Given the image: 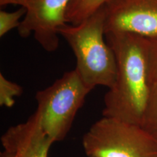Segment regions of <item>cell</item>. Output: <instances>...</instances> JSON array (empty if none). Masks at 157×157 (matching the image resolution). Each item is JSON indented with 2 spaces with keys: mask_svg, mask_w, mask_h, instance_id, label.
<instances>
[{
  "mask_svg": "<svg viewBox=\"0 0 157 157\" xmlns=\"http://www.w3.org/2000/svg\"><path fill=\"white\" fill-rule=\"evenodd\" d=\"M105 37L114 52L117 76L104 96L103 117L140 126L152 88L149 39L130 34H108Z\"/></svg>",
  "mask_w": 157,
  "mask_h": 157,
  "instance_id": "obj_1",
  "label": "cell"
},
{
  "mask_svg": "<svg viewBox=\"0 0 157 157\" xmlns=\"http://www.w3.org/2000/svg\"><path fill=\"white\" fill-rule=\"evenodd\" d=\"M76 58L75 69L88 87L111 88L117 76L114 52L105 40V13L103 7L79 24H66L58 29Z\"/></svg>",
  "mask_w": 157,
  "mask_h": 157,
  "instance_id": "obj_2",
  "label": "cell"
},
{
  "mask_svg": "<svg viewBox=\"0 0 157 157\" xmlns=\"http://www.w3.org/2000/svg\"><path fill=\"white\" fill-rule=\"evenodd\" d=\"M92 90L74 69L37 92L36 111L43 129L54 143L67 136L76 113Z\"/></svg>",
  "mask_w": 157,
  "mask_h": 157,
  "instance_id": "obj_3",
  "label": "cell"
},
{
  "mask_svg": "<svg viewBox=\"0 0 157 157\" xmlns=\"http://www.w3.org/2000/svg\"><path fill=\"white\" fill-rule=\"evenodd\" d=\"M88 157H157V143L139 125L103 117L84 135Z\"/></svg>",
  "mask_w": 157,
  "mask_h": 157,
  "instance_id": "obj_4",
  "label": "cell"
},
{
  "mask_svg": "<svg viewBox=\"0 0 157 157\" xmlns=\"http://www.w3.org/2000/svg\"><path fill=\"white\" fill-rule=\"evenodd\" d=\"M71 0H0V5H19L26 10L17 28L19 35L26 38L31 34L45 51L57 50L58 29L67 23L66 12Z\"/></svg>",
  "mask_w": 157,
  "mask_h": 157,
  "instance_id": "obj_5",
  "label": "cell"
},
{
  "mask_svg": "<svg viewBox=\"0 0 157 157\" xmlns=\"http://www.w3.org/2000/svg\"><path fill=\"white\" fill-rule=\"evenodd\" d=\"M103 8L105 35L130 34L157 38V0H109Z\"/></svg>",
  "mask_w": 157,
  "mask_h": 157,
  "instance_id": "obj_6",
  "label": "cell"
},
{
  "mask_svg": "<svg viewBox=\"0 0 157 157\" xmlns=\"http://www.w3.org/2000/svg\"><path fill=\"white\" fill-rule=\"evenodd\" d=\"M1 143L0 157H48L54 141L45 133L35 111L26 121L7 129Z\"/></svg>",
  "mask_w": 157,
  "mask_h": 157,
  "instance_id": "obj_7",
  "label": "cell"
},
{
  "mask_svg": "<svg viewBox=\"0 0 157 157\" xmlns=\"http://www.w3.org/2000/svg\"><path fill=\"white\" fill-rule=\"evenodd\" d=\"M109 0H71L66 12L67 23L76 25L93 15Z\"/></svg>",
  "mask_w": 157,
  "mask_h": 157,
  "instance_id": "obj_8",
  "label": "cell"
},
{
  "mask_svg": "<svg viewBox=\"0 0 157 157\" xmlns=\"http://www.w3.org/2000/svg\"><path fill=\"white\" fill-rule=\"evenodd\" d=\"M140 127L157 143V82L152 85Z\"/></svg>",
  "mask_w": 157,
  "mask_h": 157,
  "instance_id": "obj_9",
  "label": "cell"
},
{
  "mask_svg": "<svg viewBox=\"0 0 157 157\" xmlns=\"http://www.w3.org/2000/svg\"><path fill=\"white\" fill-rule=\"evenodd\" d=\"M23 93V88L19 84L7 79L0 74V105L11 108L15 103V98Z\"/></svg>",
  "mask_w": 157,
  "mask_h": 157,
  "instance_id": "obj_10",
  "label": "cell"
},
{
  "mask_svg": "<svg viewBox=\"0 0 157 157\" xmlns=\"http://www.w3.org/2000/svg\"><path fill=\"white\" fill-rule=\"evenodd\" d=\"M26 10L24 7L15 12H7L3 10H0V37H3L12 29L18 28L21 21V17L25 16Z\"/></svg>",
  "mask_w": 157,
  "mask_h": 157,
  "instance_id": "obj_11",
  "label": "cell"
},
{
  "mask_svg": "<svg viewBox=\"0 0 157 157\" xmlns=\"http://www.w3.org/2000/svg\"><path fill=\"white\" fill-rule=\"evenodd\" d=\"M148 64L151 82L153 85L157 82V38L149 39Z\"/></svg>",
  "mask_w": 157,
  "mask_h": 157,
  "instance_id": "obj_12",
  "label": "cell"
}]
</instances>
